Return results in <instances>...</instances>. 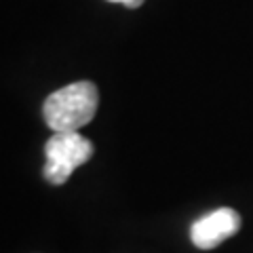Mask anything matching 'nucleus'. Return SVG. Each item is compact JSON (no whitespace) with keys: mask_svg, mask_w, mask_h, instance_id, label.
<instances>
[{"mask_svg":"<svg viewBox=\"0 0 253 253\" xmlns=\"http://www.w3.org/2000/svg\"><path fill=\"white\" fill-rule=\"evenodd\" d=\"M99 95L93 83H72L57 89L44 99L42 114L51 129L57 131H78L97 112Z\"/></svg>","mask_w":253,"mask_h":253,"instance_id":"f257e3e1","label":"nucleus"},{"mask_svg":"<svg viewBox=\"0 0 253 253\" xmlns=\"http://www.w3.org/2000/svg\"><path fill=\"white\" fill-rule=\"evenodd\" d=\"M44 177L55 186L66 184L76 167L93 156L91 141L78 131H57L44 146Z\"/></svg>","mask_w":253,"mask_h":253,"instance_id":"f03ea898","label":"nucleus"},{"mask_svg":"<svg viewBox=\"0 0 253 253\" xmlns=\"http://www.w3.org/2000/svg\"><path fill=\"white\" fill-rule=\"evenodd\" d=\"M241 215L230 207H221L207 213L205 217L196 219L190 228V239L194 247L199 249H213L239 232Z\"/></svg>","mask_w":253,"mask_h":253,"instance_id":"7ed1b4c3","label":"nucleus"},{"mask_svg":"<svg viewBox=\"0 0 253 253\" xmlns=\"http://www.w3.org/2000/svg\"><path fill=\"white\" fill-rule=\"evenodd\" d=\"M108 2H121L125 6H129V9H137V6L144 4V0H108Z\"/></svg>","mask_w":253,"mask_h":253,"instance_id":"20e7f679","label":"nucleus"}]
</instances>
